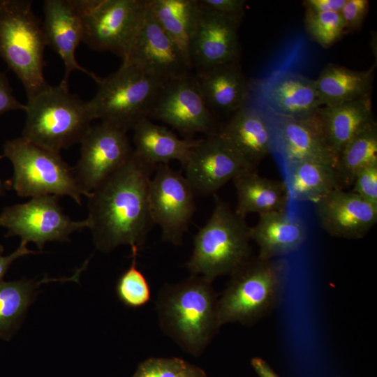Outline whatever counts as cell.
I'll list each match as a JSON object with an SVG mask.
<instances>
[{
  "label": "cell",
  "mask_w": 377,
  "mask_h": 377,
  "mask_svg": "<svg viewBox=\"0 0 377 377\" xmlns=\"http://www.w3.org/2000/svg\"><path fill=\"white\" fill-rule=\"evenodd\" d=\"M154 165L134 151L128 160L89 193L88 220L96 249L110 252L120 245L138 250L154 225L148 201Z\"/></svg>",
  "instance_id": "6da1fadb"
},
{
  "label": "cell",
  "mask_w": 377,
  "mask_h": 377,
  "mask_svg": "<svg viewBox=\"0 0 377 377\" xmlns=\"http://www.w3.org/2000/svg\"><path fill=\"white\" fill-rule=\"evenodd\" d=\"M211 281L191 275L165 285L156 302L159 324L182 349L200 355L220 327L216 295Z\"/></svg>",
  "instance_id": "7a4b0ae2"
},
{
  "label": "cell",
  "mask_w": 377,
  "mask_h": 377,
  "mask_svg": "<svg viewBox=\"0 0 377 377\" xmlns=\"http://www.w3.org/2000/svg\"><path fill=\"white\" fill-rule=\"evenodd\" d=\"M22 137L59 153L81 142L94 120L87 101L70 92L68 83L49 85L27 98Z\"/></svg>",
  "instance_id": "3957f363"
},
{
  "label": "cell",
  "mask_w": 377,
  "mask_h": 377,
  "mask_svg": "<svg viewBox=\"0 0 377 377\" xmlns=\"http://www.w3.org/2000/svg\"><path fill=\"white\" fill-rule=\"evenodd\" d=\"M288 265L283 259L251 258L230 275L217 302L219 326L250 325L267 316L283 295Z\"/></svg>",
  "instance_id": "277c9868"
},
{
  "label": "cell",
  "mask_w": 377,
  "mask_h": 377,
  "mask_svg": "<svg viewBox=\"0 0 377 377\" xmlns=\"http://www.w3.org/2000/svg\"><path fill=\"white\" fill-rule=\"evenodd\" d=\"M32 5L28 0H0V57L22 83L27 98L50 85L44 76L43 22Z\"/></svg>",
  "instance_id": "5b68a950"
},
{
  "label": "cell",
  "mask_w": 377,
  "mask_h": 377,
  "mask_svg": "<svg viewBox=\"0 0 377 377\" xmlns=\"http://www.w3.org/2000/svg\"><path fill=\"white\" fill-rule=\"evenodd\" d=\"M210 218L193 237V249L186 267L191 275L213 281L231 275L251 258L250 227L216 194Z\"/></svg>",
  "instance_id": "8992f818"
},
{
  "label": "cell",
  "mask_w": 377,
  "mask_h": 377,
  "mask_svg": "<svg viewBox=\"0 0 377 377\" xmlns=\"http://www.w3.org/2000/svg\"><path fill=\"white\" fill-rule=\"evenodd\" d=\"M164 82L122 62L117 71L100 77L87 103L94 119L128 132L149 117Z\"/></svg>",
  "instance_id": "52a82bcc"
},
{
  "label": "cell",
  "mask_w": 377,
  "mask_h": 377,
  "mask_svg": "<svg viewBox=\"0 0 377 377\" xmlns=\"http://www.w3.org/2000/svg\"><path fill=\"white\" fill-rule=\"evenodd\" d=\"M3 156L13 164V188L20 196L67 195L78 205H82V196H87L77 181L73 168L58 152L21 136L5 143Z\"/></svg>",
  "instance_id": "ba28073f"
},
{
  "label": "cell",
  "mask_w": 377,
  "mask_h": 377,
  "mask_svg": "<svg viewBox=\"0 0 377 377\" xmlns=\"http://www.w3.org/2000/svg\"><path fill=\"white\" fill-rule=\"evenodd\" d=\"M84 30L83 43L124 60L140 28L149 0H74Z\"/></svg>",
  "instance_id": "9c48e42d"
},
{
  "label": "cell",
  "mask_w": 377,
  "mask_h": 377,
  "mask_svg": "<svg viewBox=\"0 0 377 377\" xmlns=\"http://www.w3.org/2000/svg\"><path fill=\"white\" fill-rule=\"evenodd\" d=\"M0 226L8 229L6 237L19 236L21 242H32L42 250L47 242L68 241L74 232L89 228V221L71 219L59 205L58 196L49 195L5 207Z\"/></svg>",
  "instance_id": "30bf717a"
},
{
  "label": "cell",
  "mask_w": 377,
  "mask_h": 377,
  "mask_svg": "<svg viewBox=\"0 0 377 377\" xmlns=\"http://www.w3.org/2000/svg\"><path fill=\"white\" fill-rule=\"evenodd\" d=\"M154 171L148 191L152 221L163 241L181 245L195 212V196L185 176L168 164L156 165Z\"/></svg>",
  "instance_id": "8fae6325"
},
{
  "label": "cell",
  "mask_w": 377,
  "mask_h": 377,
  "mask_svg": "<svg viewBox=\"0 0 377 377\" xmlns=\"http://www.w3.org/2000/svg\"><path fill=\"white\" fill-rule=\"evenodd\" d=\"M148 118L161 121L189 138L196 133H216L220 128L190 74L164 82Z\"/></svg>",
  "instance_id": "7c38bea8"
},
{
  "label": "cell",
  "mask_w": 377,
  "mask_h": 377,
  "mask_svg": "<svg viewBox=\"0 0 377 377\" xmlns=\"http://www.w3.org/2000/svg\"><path fill=\"white\" fill-rule=\"evenodd\" d=\"M80 144V158L73 169L87 196L121 167L133 151L126 131L102 121L91 125Z\"/></svg>",
  "instance_id": "4fadbf2b"
},
{
  "label": "cell",
  "mask_w": 377,
  "mask_h": 377,
  "mask_svg": "<svg viewBox=\"0 0 377 377\" xmlns=\"http://www.w3.org/2000/svg\"><path fill=\"white\" fill-rule=\"evenodd\" d=\"M183 168L195 197L215 195L219 188L238 175L256 171L218 133L200 139Z\"/></svg>",
  "instance_id": "5bb4252c"
},
{
  "label": "cell",
  "mask_w": 377,
  "mask_h": 377,
  "mask_svg": "<svg viewBox=\"0 0 377 377\" xmlns=\"http://www.w3.org/2000/svg\"><path fill=\"white\" fill-rule=\"evenodd\" d=\"M122 61L163 82L188 75L191 69L178 47L154 17L149 6Z\"/></svg>",
  "instance_id": "9a60e30c"
},
{
  "label": "cell",
  "mask_w": 377,
  "mask_h": 377,
  "mask_svg": "<svg viewBox=\"0 0 377 377\" xmlns=\"http://www.w3.org/2000/svg\"><path fill=\"white\" fill-rule=\"evenodd\" d=\"M199 6L189 48L191 68L200 72L239 61V28L243 17L224 15Z\"/></svg>",
  "instance_id": "2e32d148"
},
{
  "label": "cell",
  "mask_w": 377,
  "mask_h": 377,
  "mask_svg": "<svg viewBox=\"0 0 377 377\" xmlns=\"http://www.w3.org/2000/svg\"><path fill=\"white\" fill-rule=\"evenodd\" d=\"M315 205L321 228L334 237L361 239L377 222V206L341 188L331 191Z\"/></svg>",
  "instance_id": "e0dca14e"
},
{
  "label": "cell",
  "mask_w": 377,
  "mask_h": 377,
  "mask_svg": "<svg viewBox=\"0 0 377 377\" xmlns=\"http://www.w3.org/2000/svg\"><path fill=\"white\" fill-rule=\"evenodd\" d=\"M43 29L47 46L61 58L64 66L61 80L68 83L73 71H79L91 77L96 82L100 77L87 70L77 61L75 52L83 42L84 30L80 13L74 0H45L43 1Z\"/></svg>",
  "instance_id": "ac0fdd59"
},
{
  "label": "cell",
  "mask_w": 377,
  "mask_h": 377,
  "mask_svg": "<svg viewBox=\"0 0 377 377\" xmlns=\"http://www.w3.org/2000/svg\"><path fill=\"white\" fill-rule=\"evenodd\" d=\"M275 131L277 149L286 167L302 161L335 166L336 160L326 144L317 112L301 118L279 117Z\"/></svg>",
  "instance_id": "d6986e66"
},
{
  "label": "cell",
  "mask_w": 377,
  "mask_h": 377,
  "mask_svg": "<svg viewBox=\"0 0 377 377\" xmlns=\"http://www.w3.org/2000/svg\"><path fill=\"white\" fill-rule=\"evenodd\" d=\"M220 137L243 160L256 168L272 150L273 135L265 117L258 110L242 107L219 128Z\"/></svg>",
  "instance_id": "ffe728a7"
},
{
  "label": "cell",
  "mask_w": 377,
  "mask_h": 377,
  "mask_svg": "<svg viewBox=\"0 0 377 377\" xmlns=\"http://www.w3.org/2000/svg\"><path fill=\"white\" fill-rule=\"evenodd\" d=\"M207 106L216 112L234 114L244 106L249 91L239 61L223 64L192 75Z\"/></svg>",
  "instance_id": "44dd1931"
},
{
  "label": "cell",
  "mask_w": 377,
  "mask_h": 377,
  "mask_svg": "<svg viewBox=\"0 0 377 377\" xmlns=\"http://www.w3.org/2000/svg\"><path fill=\"white\" fill-rule=\"evenodd\" d=\"M249 236L259 248L258 257L269 260L297 251L306 239L304 223L286 210L259 215Z\"/></svg>",
  "instance_id": "7402d4cb"
},
{
  "label": "cell",
  "mask_w": 377,
  "mask_h": 377,
  "mask_svg": "<svg viewBox=\"0 0 377 377\" xmlns=\"http://www.w3.org/2000/svg\"><path fill=\"white\" fill-rule=\"evenodd\" d=\"M317 114L326 144L336 161L344 147L374 120L371 96L339 105L322 106Z\"/></svg>",
  "instance_id": "603a6c76"
},
{
  "label": "cell",
  "mask_w": 377,
  "mask_h": 377,
  "mask_svg": "<svg viewBox=\"0 0 377 377\" xmlns=\"http://www.w3.org/2000/svg\"><path fill=\"white\" fill-rule=\"evenodd\" d=\"M133 131V151L154 165L178 161L184 167L200 140L179 138L172 131L154 124L148 117L138 122Z\"/></svg>",
  "instance_id": "cb8c5ba5"
},
{
  "label": "cell",
  "mask_w": 377,
  "mask_h": 377,
  "mask_svg": "<svg viewBox=\"0 0 377 377\" xmlns=\"http://www.w3.org/2000/svg\"><path fill=\"white\" fill-rule=\"evenodd\" d=\"M267 101L279 117H306L322 107L315 80L294 73H284L271 84Z\"/></svg>",
  "instance_id": "d4e9b609"
},
{
  "label": "cell",
  "mask_w": 377,
  "mask_h": 377,
  "mask_svg": "<svg viewBox=\"0 0 377 377\" xmlns=\"http://www.w3.org/2000/svg\"><path fill=\"white\" fill-rule=\"evenodd\" d=\"M232 181L237 198L235 212L240 216L286 210L290 198L284 182L260 176L256 171L238 175Z\"/></svg>",
  "instance_id": "484cf974"
},
{
  "label": "cell",
  "mask_w": 377,
  "mask_h": 377,
  "mask_svg": "<svg viewBox=\"0 0 377 377\" xmlns=\"http://www.w3.org/2000/svg\"><path fill=\"white\" fill-rule=\"evenodd\" d=\"M374 71V66L354 71L328 64L315 80L321 105H335L371 96Z\"/></svg>",
  "instance_id": "4316f807"
},
{
  "label": "cell",
  "mask_w": 377,
  "mask_h": 377,
  "mask_svg": "<svg viewBox=\"0 0 377 377\" xmlns=\"http://www.w3.org/2000/svg\"><path fill=\"white\" fill-rule=\"evenodd\" d=\"M284 181L290 199L316 204L341 188L334 167L318 161H302L286 167Z\"/></svg>",
  "instance_id": "83f0119b"
},
{
  "label": "cell",
  "mask_w": 377,
  "mask_h": 377,
  "mask_svg": "<svg viewBox=\"0 0 377 377\" xmlns=\"http://www.w3.org/2000/svg\"><path fill=\"white\" fill-rule=\"evenodd\" d=\"M149 6L191 67L189 48L200 12L198 0H149Z\"/></svg>",
  "instance_id": "f1b7e54d"
},
{
  "label": "cell",
  "mask_w": 377,
  "mask_h": 377,
  "mask_svg": "<svg viewBox=\"0 0 377 377\" xmlns=\"http://www.w3.org/2000/svg\"><path fill=\"white\" fill-rule=\"evenodd\" d=\"M377 164V124L375 120L362 129L342 149L334 166L341 188L353 184L364 168Z\"/></svg>",
  "instance_id": "f546056e"
},
{
  "label": "cell",
  "mask_w": 377,
  "mask_h": 377,
  "mask_svg": "<svg viewBox=\"0 0 377 377\" xmlns=\"http://www.w3.org/2000/svg\"><path fill=\"white\" fill-rule=\"evenodd\" d=\"M52 279L0 283V337L8 339L34 301L39 286Z\"/></svg>",
  "instance_id": "4dcf8cb0"
},
{
  "label": "cell",
  "mask_w": 377,
  "mask_h": 377,
  "mask_svg": "<svg viewBox=\"0 0 377 377\" xmlns=\"http://www.w3.org/2000/svg\"><path fill=\"white\" fill-rule=\"evenodd\" d=\"M132 261L119 276L116 284L119 300L127 307L138 308L151 300V289L145 275L137 267L138 249L131 247Z\"/></svg>",
  "instance_id": "1f68e13d"
},
{
  "label": "cell",
  "mask_w": 377,
  "mask_h": 377,
  "mask_svg": "<svg viewBox=\"0 0 377 377\" xmlns=\"http://www.w3.org/2000/svg\"><path fill=\"white\" fill-rule=\"evenodd\" d=\"M304 21L309 37L323 48L330 47L346 35L339 13L305 11Z\"/></svg>",
  "instance_id": "d6a6232c"
},
{
  "label": "cell",
  "mask_w": 377,
  "mask_h": 377,
  "mask_svg": "<svg viewBox=\"0 0 377 377\" xmlns=\"http://www.w3.org/2000/svg\"><path fill=\"white\" fill-rule=\"evenodd\" d=\"M187 364L177 357L149 358L139 364L132 377H179Z\"/></svg>",
  "instance_id": "836d02e7"
},
{
  "label": "cell",
  "mask_w": 377,
  "mask_h": 377,
  "mask_svg": "<svg viewBox=\"0 0 377 377\" xmlns=\"http://www.w3.org/2000/svg\"><path fill=\"white\" fill-rule=\"evenodd\" d=\"M368 0H346L339 11L341 17L345 34L359 30L369 10Z\"/></svg>",
  "instance_id": "e575fe53"
},
{
  "label": "cell",
  "mask_w": 377,
  "mask_h": 377,
  "mask_svg": "<svg viewBox=\"0 0 377 377\" xmlns=\"http://www.w3.org/2000/svg\"><path fill=\"white\" fill-rule=\"evenodd\" d=\"M352 186L353 193L377 206V164L369 165L358 172Z\"/></svg>",
  "instance_id": "d590c367"
},
{
  "label": "cell",
  "mask_w": 377,
  "mask_h": 377,
  "mask_svg": "<svg viewBox=\"0 0 377 377\" xmlns=\"http://www.w3.org/2000/svg\"><path fill=\"white\" fill-rule=\"evenodd\" d=\"M199 4L208 10L227 15L243 17L244 0H198Z\"/></svg>",
  "instance_id": "8d00e7d4"
},
{
  "label": "cell",
  "mask_w": 377,
  "mask_h": 377,
  "mask_svg": "<svg viewBox=\"0 0 377 377\" xmlns=\"http://www.w3.org/2000/svg\"><path fill=\"white\" fill-rule=\"evenodd\" d=\"M24 109L25 104L15 98L4 73L0 72V115L11 110Z\"/></svg>",
  "instance_id": "74e56055"
},
{
  "label": "cell",
  "mask_w": 377,
  "mask_h": 377,
  "mask_svg": "<svg viewBox=\"0 0 377 377\" xmlns=\"http://www.w3.org/2000/svg\"><path fill=\"white\" fill-rule=\"evenodd\" d=\"M346 0H304L305 11L312 13H339Z\"/></svg>",
  "instance_id": "f35d334b"
},
{
  "label": "cell",
  "mask_w": 377,
  "mask_h": 377,
  "mask_svg": "<svg viewBox=\"0 0 377 377\" xmlns=\"http://www.w3.org/2000/svg\"><path fill=\"white\" fill-rule=\"evenodd\" d=\"M3 247L0 245V283L3 281V279L9 267L16 259L27 255L38 253L29 249L27 244L23 242H21L19 247L10 255L3 256Z\"/></svg>",
  "instance_id": "ab89813d"
},
{
  "label": "cell",
  "mask_w": 377,
  "mask_h": 377,
  "mask_svg": "<svg viewBox=\"0 0 377 377\" xmlns=\"http://www.w3.org/2000/svg\"><path fill=\"white\" fill-rule=\"evenodd\" d=\"M251 363L259 377H279L269 364L260 357H253Z\"/></svg>",
  "instance_id": "60d3db41"
},
{
  "label": "cell",
  "mask_w": 377,
  "mask_h": 377,
  "mask_svg": "<svg viewBox=\"0 0 377 377\" xmlns=\"http://www.w3.org/2000/svg\"><path fill=\"white\" fill-rule=\"evenodd\" d=\"M179 377H207V376L200 368L187 364Z\"/></svg>",
  "instance_id": "b9f144b4"
},
{
  "label": "cell",
  "mask_w": 377,
  "mask_h": 377,
  "mask_svg": "<svg viewBox=\"0 0 377 377\" xmlns=\"http://www.w3.org/2000/svg\"><path fill=\"white\" fill-rule=\"evenodd\" d=\"M2 193V186H1V181H0V195Z\"/></svg>",
  "instance_id": "7bdbcfd3"
}]
</instances>
